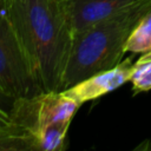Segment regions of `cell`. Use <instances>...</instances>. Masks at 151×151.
<instances>
[{
	"mask_svg": "<svg viewBox=\"0 0 151 151\" xmlns=\"http://www.w3.org/2000/svg\"><path fill=\"white\" fill-rule=\"evenodd\" d=\"M73 35L140 0H63Z\"/></svg>",
	"mask_w": 151,
	"mask_h": 151,
	"instance_id": "cell-5",
	"label": "cell"
},
{
	"mask_svg": "<svg viewBox=\"0 0 151 151\" xmlns=\"http://www.w3.org/2000/svg\"><path fill=\"white\" fill-rule=\"evenodd\" d=\"M149 51H151V11L137 24L125 45V53H145Z\"/></svg>",
	"mask_w": 151,
	"mask_h": 151,
	"instance_id": "cell-8",
	"label": "cell"
},
{
	"mask_svg": "<svg viewBox=\"0 0 151 151\" xmlns=\"http://www.w3.org/2000/svg\"><path fill=\"white\" fill-rule=\"evenodd\" d=\"M132 68V59L127 58L120 61L117 66L85 78L63 92L76 99L78 103L84 104L85 101L93 100L120 87L131 79Z\"/></svg>",
	"mask_w": 151,
	"mask_h": 151,
	"instance_id": "cell-4",
	"label": "cell"
},
{
	"mask_svg": "<svg viewBox=\"0 0 151 151\" xmlns=\"http://www.w3.org/2000/svg\"><path fill=\"white\" fill-rule=\"evenodd\" d=\"M71 122L54 123L46 125L38 133V150L39 151H59L64 147L66 133Z\"/></svg>",
	"mask_w": 151,
	"mask_h": 151,
	"instance_id": "cell-7",
	"label": "cell"
},
{
	"mask_svg": "<svg viewBox=\"0 0 151 151\" xmlns=\"http://www.w3.org/2000/svg\"><path fill=\"white\" fill-rule=\"evenodd\" d=\"M7 98L0 94V130L11 126L12 124V116H11V106L7 107L4 103V99Z\"/></svg>",
	"mask_w": 151,
	"mask_h": 151,
	"instance_id": "cell-10",
	"label": "cell"
},
{
	"mask_svg": "<svg viewBox=\"0 0 151 151\" xmlns=\"http://www.w3.org/2000/svg\"><path fill=\"white\" fill-rule=\"evenodd\" d=\"M151 11V0H140L73 35L61 91L98 72L117 66L137 24Z\"/></svg>",
	"mask_w": 151,
	"mask_h": 151,
	"instance_id": "cell-2",
	"label": "cell"
},
{
	"mask_svg": "<svg viewBox=\"0 0 151 151\" xmlns=\"http://www.w3.org/2000/svg\"><path fill=\"white\" fill-rule=\"evenodd\" d=\"M0 150L39 151L37 138L15 124L0 130Z\"/></svg>",
	"mask_w": 151,
	"mask_h": 151,
	"instance_id": "cell-6",
	"label": "cell"
},
{
	"mask_svg": "<svg viewBox=\"0 0 151 151\" xmlns=\"http://www.w3.org/2000/svg\"><path fill=\"white\" fill-rule=\"evenodd\" d=\"M31 68L44 92L61 91L73 31L63 0H6Z\"/></svg>",
	"mask_w": 151,
	"mask_h": 151,
	"instance_id": "cell-1",
	"label": "cell"
},
{
	"mask_svg": "<svg viewBox=\"0 0 151 151\" xmlns=\"http://www.w3.org/2000/svg\"><path fill=\"white\" fill-rule=\"evenodd\" d=\"M130 80L134 93L151 90V51L145 52L133 64Z\"/></svg>",
	"mask_w": 151,
	"mask_h": 151,
	"instance_id": "cell-9",
	"label": "cell"
},
{
	"mask_svg": "<svg viewBox=\"0 0 151 151\" xmlns=\"http://www.w3.org/2000/svg\"><path fill=\"white\" fill-rule=\"evenodd\" d=\"M44 93L12 25L6 0H0V94L33 98Z\"/></svg>",
	"mask_w": 151,
	"mask_h": 151,
	"instance_id": "cell-3",
	"label": "cell"
}]
</instances>
